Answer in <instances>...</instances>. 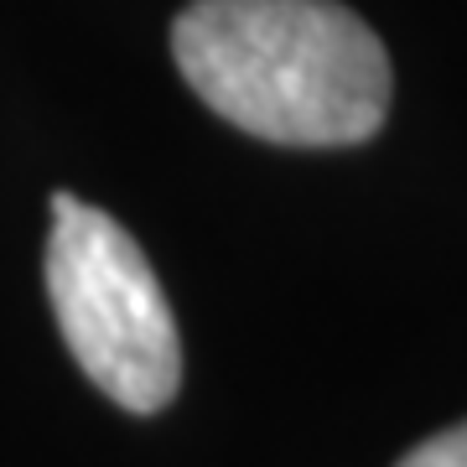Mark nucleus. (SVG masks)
Wrapping results in <instances>:
<instances>
[{
  "instance_id": "nucleus-3",
  "label": "nucleus",
  "mask_w": 467,
  "mask_h": 467,
  "mask_svg": "<svg viewBox=\"0 0 467 467\" xmlns=\"http://www.w3.org/2000/svg\"><path fill=\"white\" fill-rule=\"evenodd\" d=\"M400 467H467V420L441 436H431V441H420Z\"/></svg>"
},
{
  "instance_id": "nucleus-1",
  "label": "nucleus",
  "mask_w": 467,
  "mask_h": 467,
  "mask_svg": "<svg viewBox=\"0 0 467 467\" xmlns=\"http://www.w3.org/2000/svg\"><path fill=\"white\" fill-rule=\"evenodd\" d=\"M171 52L213 115L275 146H358L389 115V57L337 0H192Z\"/></svg>"
},
{
  "instance_id": "nucleus-2",
  "label": "nucleus",
  "mask_w": 467,
  "mask_h": 467,
  "mask_svg": "<svg viewBox=\"0 0 467 467\" xmlns=\"http://www.w3.org/2000/svg\"><path fill=\"white\" fill-rule=\"evenodd\" d=\"M47 296L67 353L88 379L135 416L177 400L182 343L150 260L109 213L52 192Z\"/></svg>"
}]
</instances>
